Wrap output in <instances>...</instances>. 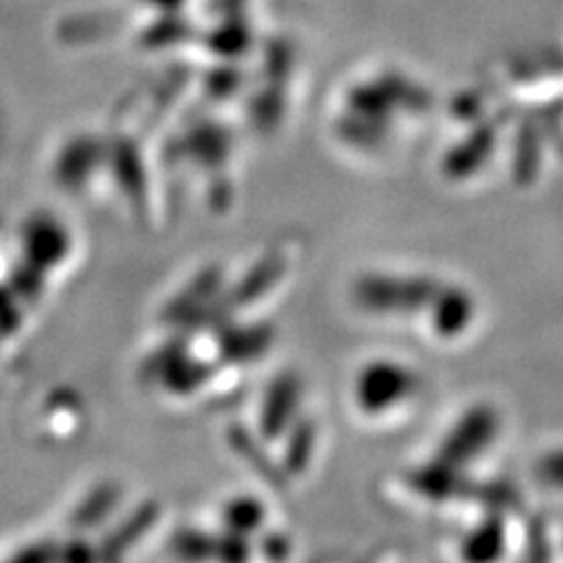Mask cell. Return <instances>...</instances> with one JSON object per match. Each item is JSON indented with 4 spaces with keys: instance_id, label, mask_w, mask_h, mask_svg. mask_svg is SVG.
<instances>
[{
    "instance_id": "cell-2",
    "label": "cell",
    "mask_w": 563,
    "mask_h": 563,
    "mask_svg": "<svg viewBox=\"0 0 563 563\" xmlns=\"http://www.w3.org/2000/svg\"><path fill=\"white\" fill-rule=\"evenodd\" d=\"M418 387V376L397 362L378 360L366 364L357 378V404L362 411L378 416L407 401Z\"/></svg>"
},
{
    "instance_id": "cell-3",
    "label": "cell",
    "mask_w": 563,
    "mask_h": 563,
    "mask_svg": "<svg viewBox=\"0 0 563 563\" xmlns=\"http://www.w3.org/2000/svg\"><path fill=\"white\" fill-rule=\"evenodd\" d=\"M500 418L493 407L477 404L470 411L461 416L451 432L444 437L442 446H439L437 461H442L451 467L463 470L467 463L477 461V457L493 444L498 437Z\"/></svg>"
},
{
    "instance_id": "cell-5",
    "label": "cell",
    "mask_w": 563,
    "mask_h": 563,
    "mask_svg": "<svg viewBox=\"0 0 563 563\" xmlns=\"http://www.w3.org/2000/svg\"><path fill=\"white\" fill-rule=\"evenodd\" d=\"M432 327L439 336H457L463 333L474 317V301L472 296L461 287H439L432 303Z\"/></svg>"
},
{
    "instance_id": "cell-10",
    "label": "cell",
    "mask_w": 563,
    "mask_h": 563,
    "mask_svg": "<svg viewBox=\"0 0 563 563\" xmlns=\"http://www.w3.org/2000/svg\"><path fill=\"white\" fill-rule=\"evenodd\" d=\"M536 474L542 484H548L552 488H563V449L542 455L540 463L536 465Z\"/></svg>"
},
{
    "instance_id": "cell-4",
    "label": "cell",
    "mask_w": 563,
    "mask_h": 563,
    "mask_svg": "<svg viewBox=\"0 0 563 563\" xmlns=\"http://www.w3.org/2000/svg\"><path fill=\"white\" fill-rule=\"evenodd\" d=\"M498 132L490 125H482L465 136L461 144H455L444 157V174L449 179H465L488 161L493 148H496Z\"/></svg>"
},
{
    "instance_id": "cell-11",
    "label": "cell",
    "mask_w": 563,
    "mask_h": 563,
    "mask_svg": "<svg viewBox=\"0 0 563 563\" xmlns=\"http://www.w3.org/2000/svg\"><path fill=\"white\" fill-rule=\"evenodd\" d=\"M312 439H314V434H312L310 426H303L301 430L296 432L294 442L289 446V465L291 467H303L308 463L310 449H312Z\"/></svg>"
},
{
    "instance_id": "cell-7",
    "label": "cell",
    "mask_w": 563,
    "mask_h": 563,
    "mask_svg": "<svg viewBox=\"0 0 563 563\" xmlns=\"http://www.w3.org/2000/svg\"><path fill=\"white\" fill-rule=\"evenodd\" d=\"M505 542H507V533H505L503 519L498 515H493V517L484 519L465 538V542H463V556L467 561H474V563L496 561L505 552Z\"/></svg>"
},
{
    "instance_id": "cell-1",
    "label": "cell",
    "mask_w": 563,
    "mask_h": 563,
    "mask_svg": "<svg viewBox=\"0 0 563 563\" xmlns=\"http://www.w3.org/2000/svg\"><path fill=\"white\" fill-rule=\"evenodd\" d=\"M437 279L407 275H364L355 285L357 306L376 314H407L430 308Z\"/></svg>"
},
{
    "instance_id": "cell-9",
    "label": "cell",
    "mask_w": 563,
    "mask_h": 563,
    "mask_svg": "<svg viewBox=\"0 0 563 563\" xmlns=\"http://www.w3.org/2000/svg\"><path fill=\"white\" fill-rule=\"evenodd\" d=\"M538 163H540V141H538V132L533 130H521L519 132V141H517V161H515V169L521 181H531L536 172H538Z\"/></svg>"
},
{
    "instance_id": "cell-6",
    "label": "cell",
    "mask_w": 563,
    "mask_h": 563,
    "mask_svg": "<svg viewBox=\"0 0 563 563\" xmlns=\"http://www.w3.org/2000/svg\"><path fill=\"white\" fill-rule=\"evenodd\" d=\"M411 486L426 498L449 500L465 493V477H463V470L451 467L442 461H434L430 465L418 467L411 474Z\"/></svg>"
},
{
    "instance_id": "cell-8",
    "label": "cell",
    "mask_w": 563,
    "mask_h": 563,
    "mask_svg": "<svg viewBox=\"0 0 563 563\" xmlns=\"http://www.w3.org/2000/svg\"><path fill=\"white\" fill-rule=\"evenodd\" d=\"M298 404V385L294 378H279L266 401V413H263V426H266V432L271 437L279 434V430H285L287 422L291 420L294 411Z\"/></svg>"
}]
</instances>
